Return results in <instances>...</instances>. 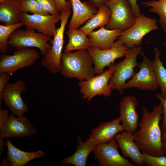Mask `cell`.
I'll return each instance as SVG.
<instances>
[{
    "label": "cell",
    "mask_w": 166,
    "mask_h": 166,
    "mask_svg": "<svg viewBox=\"0 0 166 166\" xmlns=\"http://www.w3.org/2000/svg\"><path fill=\"white\" fill-rule=\"evenodd\" d=\"M163 114L160 102L151 112L142 106L139 129L133 133L134 141L142 153L156 156L165 155L162 148V132L159 125Z\"/></svg>",
    "instance_id": "cell-1"
},
{
    "label": "cell",
    "mask_w": 166,
    "mask_h": 166,
    "mask_svg": "<svg viewBox=\"0 0 166 166\" xmlns=\"http://www.w3.org/2000/svg\"><path fill=\"white\" fill-rule=\"evenodd\" d=\"M93 65V59L88 50L64 52L61 55L60 73L66 78L87 80L95 76Z\"/></svg>",
    "instance_id": "cell-2"
},
{
    "label": "cell",
    "mask_w": 166,
    "mask_h": 166,
    "mask_svg": "<svg viewBox=\"0 0 166 166\" xmlns=\"http://www.w3.org/2000/svg\"><path fill=\"white\" fill-rule=\"evenodd\" d=\"M72 12L70 10L60 13V27L57 28L53 36L51 47L41 60V65L52 74L60 73L62 51L65 27Z\"/></svg>",
    "instance_id": "cell-3"
},
{
    "label": "cell",
    "mask_w": 166,
    "mask_h": 166,
    "mask_svg": "<svg viewBox=\"0 0 166 166\" xmlns=\"http://www.w3.org/2000/svg\"><path fill=\"white\" fill-rule=\"evenodd\" d=\"M141 46L128 49L122 61L116 64L114 72L108 83V86L112 91L116 89L121 95L124 93L123 87L126 81L131 79L135 73L134 68L138 67L136 61L138 56L142 51Z\"/></svg>",
    "instance_id": "cell-4"
},
{
    "label": "cell",
    "mask_w": 166,
    "mask_h": 166,
    "mask_svg": "<svg viewBox=\"0 0 166 166\" xmlns=\"http://www.w3.org/2000/svg\"><path fill=\"white\" fill-rule=\"evenodd\" d=\"M51 37L44 35L35 30L26 29L16 30L10 35L8 40L9 46L16 49L22 48L35 47L39 49L44 57L51 45L48 42Z\"/></svg>",
    "instance_id": "cell-5"
},
{
    "label": "cell",
    "mask_w": 166,
    "mask_h": 166,
    "mask_svg": "<svg viewBox=\"0 0 166 166\" xmlns=\"http://www.w3.org/2000/svg\"><path fill=\"white\" fill-rule=\"evenodd\" d=\"M157 22L155 18L141 14L135 23L129 29L122 32L117 40L121 41L128 49L140 46L144 37L158 29Z\"/></svg>",
    "instance_id": "cell-6"
},
{
    "label": "cell",
    "mask_w": 166,
    "mask_h": 166,
    "mask_svg": "<svg viewBox=\"0 0 166 166\" xmlns=\"http://www.w3.org/2000/svg\"><path fill=\"white\" fill-rule=\"evenodd\" d=\"M16 50L13 55H0V73L6 72L11 76L19 69L34 65L40 57L34 49L25 48Z\"/></svg>",
    "instance_id": "cell-7"
},
{
    "label": "cell",
    "mask_w": 166,
    "mask_h": 166,
    "mask_svg": "<svg viewBox=\"0 0 166 166\" xmlns=\"http://www.w3.org/2000/svg\"><path fill=\"white\" fill-rule=\"evenodd\" d=\"M106 4L111 11L110 21L105 26L108 30L119 29L122 32L130 28L138 17L134 13L128 0H116L108 2Z\"/></svg>",
    "instance_id": "cell-8"
},
{
    "label": "cell",
    "mask_w": 166,
    "mask_h": 166,
    "mask_svg": "<svg viewBox=\"0 0 166 166\" xmlns=\"http://www.w3.org/2000/svg\"><path fill=\"white\" fill-rule=\"evenodd\" d=\"M116 66V64H112L102 73L88 80L80 81L78 85L82 98L89 101L97 95H102L105 97L110 96L112 90L108 86V83Z\"/></svg>",
    "instance_id": "cell-9"
},
{
    "label": "cell",
    "mask_w": 166,
    "mask_h": 166,
    "mask_svg": "<svg viewBox=\"0 0 166 166\" xmlns=\"http://www.w3.org/2000/svg\"><path fill=\"white\" fill-rule=\"evenodd\" d=\"M140 55L142 61L139 63V71L126 82L123 88H136L140 90L154 91L159 88L152 65V61L142 50Z\"/></svg>",
    "instance_id": "cell-10"
},
{
    "label": "cell",
    "mask_w": 166,
    "mask_h": 166,
    "mask_svg": "<svg viewBox=\"0 0 166 166\" xmlns=\"http://www.w3.org/2000/svg\"><path fill=\"white\" fill-rule=\"evenodd\" d=\"M128 49L121 41H115L111 48L102 49L91 47L88 50L94 63L95 74L99 75L104 71V68L113 64L117 59L123 57Z\"/></svg>",
    "instance_id": "cell-11"
},
{
    "label": "cell",
    "mask_w": 166,
    "mask_h": 166,
    "mask_svg": "<svg viewBox=\"0 0 166 166\" xmlns=\"http://www.w3.org/2000/svg\"><path fill=\"white\" fill-rule=\"evenodd\" d=\"M118 144L114 139L106 144H97L93 152L100 166H135V164L120 154Z\"/></svg>",
    "instance_id": "cell-12"
},
{
    "label": "cell",
    "mask_w": 166,
    "mask_h": 166,
    "mask_svg": "<svg viewBox=\"0 0 166 166\" xmlns=\"http://www.w3.org/2000/svg\"><path fill=\"white\" fill-rule=\"evenodd\" d=\"M37 133L35 128L24 115L15 117L11 114L0 126V139L25 137Z\"/></svg>",
    "instance_id": "cell-13"
},
{
    "label": "cell",
    "mask_w": 166,
    "mask_h": 166,
    "mask_svg": "<svg viewBox=\"0 0 166 166\" xmlns=\"http://www.w3.org/2000/svg\"><path fill=\"white\" fill-rule=\"evenodd\" d=\"M26 89V83L22 80L8 83L6 85L3 92L2 98L6 105L10 110L11 114L22 116L29 110L21 97V94Z\"/></svg>",
    "instance_id": "cell-14"
},
{
    "label": "cell",
    "mask_w": 166,
    "mask_h": 166,
    "mask_svg": "<svg viewBox=\"0 0 166 166\" xmlns=\"http://www.w3.org/2000/svg\"><path fill=\"white\" fill-rule=\"evenodd\" d=\"M61 20L60 13L42 15L23 12L21 19L26 29L37 30L44 35L53 37L56 24Z\"/></svg>",
    "instance_id": "cell-15"
},
{
    "label": "cell",
    "mask_w": 166,
    "mask_h": 166,
    "mask_svg": "<svg viewBox=\"0 0 166 166\" xmlns=\"http://www.w3.org/2000/svg\"><path fill=\"white\" fill-rule=\"evenodd\" d=\"M137 98L131 95L127 96L121 101L119 117L122 122L124 130L133 133L138 127L139 115L136 111L138 105Z\"/></svg>",
    "instance_id": "cell-16"
},
{
    "label": "cell",
    "mask_w": 166,
    "mask_h": 166,
    "mask_svg": "<svg viewBox=\"0 0 166 166\" xmlns=\"http://www.w3.org/2000/svg\"><path fill=\"white\" fill-rule=\"evenodd\" d=\"M114 139L123 157L129 158L136 164H144L142 153L135 143L133 133L124 130L117 134Z\"/></svg>",
    "instance_id": "cell-17"
},
{
    "label": "cell",
    "mask_w": 166,
    "mask_h": 166,
    "mask_svg": "<svg viewBox=\"0 0 166 166\" xmlns=\"http://www.w3.org/2000/svg\"><path fill=\"white\" fill-rule=\"evenodd\" d=\"M121 122L119 117L108 122H102L91 130L89 137L97 144L107 143L116 135L124 130Z\"/></svg>",
    "instance_id": "cell-18"
},
{
    "label": "cell",
    "mask_w": 166,
    "mask_h": 166,
    "mask_svg": "<svg viewBox=\"0 0 166 166\" xmlns=\"http://www.w3.org/2000/svg\"><path fill=\"white\" fill-rule=\"evenodd\" d=\"M73 13L69 29L78 28L97 13L98 9L89 1L82 2L80 0H70Z\"/></svg>",
    "instance_id": "cell-19"
},
{
    "label": "cell",
    "mask_w": 166,
    "mask_h": 166,
    "mask_svg": "<svg viewBox=\"0 0 166 166\" xmlns=\"http://www.w3.org/2000/svg\"><path fill=\"white\" fill-rule=\"evenodd\" d=\"M78 144L75 152L71 156L62 158L61 164H70L75 166H85L90 153L93 152L97 144L92 138H89L85 141H83L80 136L77 137Z\"/></svg>",
    "instance_id": "cell-20"
},
{
    "label": "cell",
    "mask_w": 166,
    "mask_h": 166,
    "mask_svg": "<svg viewBox=\"0 0 166 166\" xmlns=\"http://www.w3.org/2000/svg\"><path fill=\"white\" fill-rule=\"evenodd\" d=\"M122 32L120 29L108 30L102 27L97 31L90 32L87 36L89 39L91 47L107 49L111 48Z\"/></svg>",
    "instance_id": "cell-21"
},
{
    "label": "cell",
    "mask_w": 166,
    "mask_h": 166,
    "mask_svg": "<svg viewBox=\"0 0 166 166\" xmlns=\"http://www.w3.org/2000/svg\"><path fill=\"white\" fill-rule=\"evenodd\" d=\"M5 143L7 147V157L12 166H24L34 159L43 158L46 155L39 150L31 152L22 151L15 147L8 139Z\"/></svg>",
    "instance_id": "cell-22"
},
{
    "label": "cell",
    "mask_w": 166,
    "mask_h": 166,
    "mask_svg": "<svg viewBox=\"0 0 166 166\" xmlns=\"http://www.w3.org/2000/svg\"><path fill=\"white\" fill-rule=\"evenodd\" d=\"M22 13L19 0H6L0 3V22L3 25L19 23Z\"/></svg>",
    "instance_id": "cell-23"
},
{
    "label": "cell",
    "mask_w": 166,
    "mask_h": 166,
    "mask_svg": "<svg viewBox=\"0 0 166 166\" xmlns=\"http://www.w3.org/2000/svg\"><path fill=\"white\" fill-rule=\"evenodd\" d=\"M111 16V11L106 4L101 6L97 12L89 19L86 24L79 29L87 35L97 28L106 26L109 22Z\"/></svg>",
    "instance_id": "cell-24"
},
{
    "label": "cell",
    "mask_w": 166,
    "mask_h": 166,
    "mask_svg": "<svg viewBox=\"0 0 166 166\" xmlns=\"http://www.w3.org/2000/svg\"><path fill=\"white\" fill-rule=\"evenodd\" d=\"M69 41L64 52L74 50H88L91 47L89 39L87 35L78 28L69 29L66 32Z\"/></svg>",
    "instance_id": "cell-25"
},
{
    "label": "cell",
    "mask_w": 166,
    "mask_h": 166,
    "mask_svg": "<svg viewBox=\"0 0 166 166\" xmlns=\"http://www.w3.org/2000/svg\"><path fill=\"white\" fill-rule=\"evenodd\" d=\"M154 55L152 65L157 82L160 88L161 95L166 98V69L160 59L161 53L158 47L154 48Z\"/></svg>",
    "instance_id": "cell-26"
},
{
    "label": "cell",
    "mask_w": 166,
    "mask_h": 166,
    "mask_svg": "<svg viewBox=\"0 0 166 166\" xmlns=\"http://www.w3.org/2000/svg\"><path fill=\"white\" fill-rule=\"evenodd\" d=\"M142 4L146 7H150L149 12L158 15L160 27L164 29L166 25V0H149Z\"/></svg>",
    "instance_id": "cell-27"
},
{
    "label": "cell",
    "mask_w": 166,
    "mask_h": 166,
    "mask_svg": "<svg viewBox=\"0 0 166 166\" xmlns=\"http://www.w3.org/2000/svg\"><path fill=\"white\" fill-rule=\"evenodd\" d=\"M24 26L21 22L12 25H0V52L2 54H6L8 50V40L10 35L15 30Z\"/></svg>",
    "instance_id": "cell-28"
},
{
    "label": "cell",
    "mask_w": 166,
    "mask_h": 166,
    "mask_svg": "<svg viewBox=\"0 0 166 166\" xmlns=\"http://www.w3.org/2000/svg\"><path fill=\"white\" fill-rule=\"evenodd\" d=\"M22 12H30L33 14H49L36 0H19Z\"/></svg>",
    "instance_id": "cell-29"
},
{
    "label": "cell",
    "mask_w": 166,
    "mask_h": 166,
    "mask_svg": "<svg viewBox=\"0 0 166 166\" xmlns=\"http://www.w3.org/2000/svg\"><path fill=\"white\" fill-rule=\"evenodd\" d=\"M144 164L146 166H166V156H156L142 153Z\"/></svg>",
    "instance_id": "cell-30"
},
{
    "label": "cell",
    "mask_w": 166,
    "mask_h": 166,
    "mask_svg": "<svg viewBox=\"0 0 166 166\" xmlns=\"http://www.w3.org/2000/svg\"><path fill=\"white\" fill-rule=\"evenodd\" d=\"M43 8L50 14L59 13L54 0H36Z\"/></svg>",
    "instance_id": "cell-31"
},
{
    "label": "cell",
    "mask_w": 166,
    "mask_h": 166,
    "mask_svg": "<svg viewBox=\"0 0 166 166\" xmlns=\"http://www.w3.org/2000/svg\"><path fill=\"white\" fill-rule=\"evenodd\" d=\"M10 75L6 72L0 73V109L2 106V94L9 80Z\"/></svg>",
    "instance_id": "cell-32"
},
{
    "label": "cell",
    "mask_w": 166,
    "mask_h": 166,
    "mask_svg": "<svg viewBox=\"0 0 166 166\" xmlns=\"http://www.w3.org/2000/svg\"><path fill=\"white\" fill-rule=\"evenodd\" d=\"M157 99L161 102L163 109V121L161 126L162 133L166 131V98H163L160 93H157L156 95Z\"/></svg>",
    "instance_id": "cell-33"
},
{
    "label": "cell",
    "mask_w": 166,
    "mask_h": 166,
    "mask_svg": "<svg viewBox=\"0 0 166 166\" xmlns=\"http://www.w3.org/2000/svg\"><path fill=\"white\" fill-rule=\"evenodd\" d=\"M58 12L70 10L72 5L70 0H54Z\"/></svg>",
    "instance_id": "cell-34"
},
{
    "label": "cell",
    "mask_w": 166,
    "mask_h": 166,
    "mask_svg": "<svg viewBox=\"0 0 166 166\" xmlns=\"http://www.w3.org/2000/svg\"><path fill=\"white\" fill-rule=\"evenodd\" d=\"M136 15L138 17L141 14L137 2V0H128Z\"/></svg>",
    "instance_id": "cell-35"
},
{
    "label": "cell",
    "mask_w": 166,
    "mask_h": 166,
    "mask_svg": "<svg viewBox=\"0 0 166 166\" xmlns=\"http://www.w3.org/2000/svg\"><path fill=\"white\" fill-rule=\"evenodd\" d=\"M8 110L0 109V126L7 119L9 115Z\"/></svg>",
    "instance_id": "cell-36"
},
{
    "label": "cell",
    "mask_w": 166,
    "mask_h": 166,
    "mask_svg": "<svg viewBox=\"0 0 166 166\" xmlns=\"http://www.w3.org/2000/svg\"><path fill=\"white\" fill-rule=\"evenodd\" d=\"M109 0H88L92 5L98 9L101 6L106 4Z\"/></svg>",
    "instance_id": "cell-37"
},
{
    "label": "cell",
    "mask_w": 166,
    "mask_h": 166,
    "mask_svg": "<svg viewBox=\"0 0 166 166\" xmlns=\"http://www.w3.org/2000/svg\"><path fill=\"white\" fill-rule=\"evenodd\" d=\"M0 166H11V164L7 157L4 158L3 159Z\"/></svg>",
    "instance_id": "cell-38"
},
{
    "label": "cell",
    "mask_w": 166,
    "mask_h": 166,
    "mask_svg": "<svg viewBox=\"0 0 166 166\" xmlns=\"http://www.w3.org/2000/svg\"><path fill=\"white\" fill-rule=\"evenodd\" d=\"M162 148L164 153L166 154V141H162Z\"/></svg>",
    "instance_id": "cell-39"
},
{
    "label": "cell",
    "mask_w": 166,
    "mask_h": 166,
    "mask_svg": "<svg viewBox=\"0 0 166 166\" xmlns=\"http://www.w3.org/2000/svg\"><path fill=\"white\" fill-rule=\"evenodd\" d=\"M162 141H166V131L162 133Z\"/></svg>",
    "instance_id": "cell-40"
},
{
    "label": "cell",
    "mask_w": 166,
    "mask_h": 166,
    "mask_svg": "<svg viewBox=\"0 0 166 166\" xmlns=\"http://www.w3.org/2000/svg\"><path fill=\"white\" fill-rule=\"evenodd\" d=\"M163 32L164 33H166V25L165 27H164V29H163Z\"/></svg>",
    "instance_id": "cell-41"
},
{
    "label": "cell",
    "mask_w": 166,
    "mask_h": 166,
    "mask_svg": "<svg viewBox=\"0 0 166 166\" xmlns=\"http://www.w3.org/2000/svg\"><path fill=\"white\" fill-rule=\"evenodd\" d=\"M116 0H109V2H115Z\"/></svg>",
    "instance_id": "cell-42"
},
{
    "label": "cell",
    "mask_w": 166,
    "mask_h": 166,
    "mask_svg": "<svg viewBox=\"0 0 166 166\" xmlns=\"http://www.w3.org/2000/svg\"><path fill=\"white\" fill-rule=\"evenodd\" d=\"M164 46L165 47V50L166 51V42L164 43Z\"/></svg>",
    "instance_id": "cell-43"
},
{
    "label": "cell",
    "mask_w": 166,
    "mask_h": 166,
    "mask_svg": "<svg viewBox=\"0 0 166 166\" xmlns=\"http://www.w3.org/2000/svg\"><path fill=\"white\" fill-rule=\"evenodd\" d=\"M6 0H0V3L4 1H5Z\"/></svg>",
    "instance_id": "cell-44"
}]
</instances>
